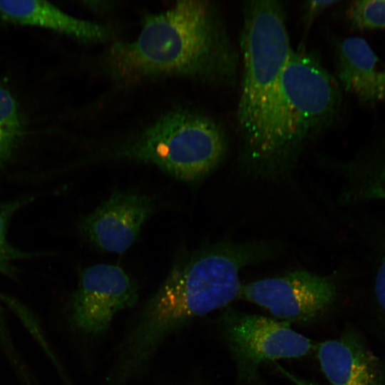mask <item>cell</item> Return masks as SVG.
Segmentation results:
<instances>
[{
  "instance_id": "ba28073f",
  "label": "cell",
  "mask_w": 385,
  "mask_h": 385,
  "mask_svg": "<svg viewBox=\"0 0 385 385\" xmlns=\"http://www.w3.org/2000/svg\"><path fill=\"white\" fill-rule=\"evenodd\" d=\"M135 282L120 267L98 264L83 270L71 297L67 315L77 333L97 337L108 329L115 315L135 305Z\"/></svg>"
},
{
  "instance_id": "30bf717a",
  "label": "cell",
  "mask_w": 385,
  "mask_h": 385,
  "mask_svg": "<svg viewBox=\"0 0 385 385\" xmlns=\"http://www.w3.org/2000/svg\"><path fill=\"white\" fill-rule=\"evenodd\" d=\"M316 348L330 385H385V364L358 331L348 329Z\"/></svg>"
},
{
  "instance_id": "5b68a950",
  "label": "cell",
  "mask_w": 385,
  "mask_h": 385,
  "mask_svg": "<svg viewBox=\"0 0 385 385\" xmlns=\"http://www.w3.org/2000/svg\"><path fill=\"white\" fill-rule=\"evenodd\" d=\"M227 148L225 133L215 121L180 108L160 115L110 155L150 163L178 180L194 181L215 170Z\"/></svg>"
},
{
  "instance_id": "5bb4252c",
  "label": "cell",
  "mask_w": 385,
  "mask_h": 385,
  "mask_svg": "<svg viewBox=\"0 0 385 385\" xmlns=\"http://www.w3.org/2000/svg\"><path fill=\"white\" fill-rule=\"evenodd\" d=\"M24 120L10 91L0 85V169L9 161L24 133Z\"/></svg>"
},
{
  "instance_id": "3957f363",
  "label": "cell",
  "mask_w": 385,
  "mask_h": 385,
  "mask_svg": "<svg viewBox=\"0 0 385 385\" xmlns=\"http://www.w3.org/2000/svg\"><path fill=\"white\" fill-rule=\"evenodd\" d=\"M262 242L222 241L178 262L134 318L140 337L160 346L193 319L238 299L240 271L274 257Z\"/></svg>"
},
{
  "instance_id": "52a82bcc",
  "label": "cell",
  "mask_w": 385,
  "mask_h": 385,
  "mask_svg": "<svg viewBox=\"0 0 385 385\" xmlns=\"http://www.w3.org/2000/svg\"><path fill=\"white\" fill-rule=\"evenodd\" d=\"M337 295L332 277L297 270L242 285L238 299L263 307L278 320L307 324L322 317Z\"/></svg>"
},
{
  "instance_id": "e0dca14e",
  "label": "cell",
  "mask_w": 385,
  "mask_h": 385,
  "mask_svg": "<svg viewBox=\"0 0 385 385\" xmlns=\"http://www.w3.org/2000/svg\"><path fill=\"white\" fill-rule=\"evenodd\" d=\"M379 245L373 267V297L385 327V238Z\"/></svg>"
},
{
  "instance_id": "4fadbf2b",
  "label": "cell",
  "mask_w": 385,
  "mask_h": 385,
  "mask_svg": "<svg viewBox=\"0 0 385 385\" xmlns=\"http://www.w3.org/2000/svg\"><path fill=\"white\" fill-rule=\"evenodd\" d=\"M342 171L346 181L343 203L385 201V143L343 165Z\"/></svg>"
},
{
  "instance_id": "ac0fdd59",
  "label": "cell",
  "mask_w": 385,
  "mask_h": 385,
  "mask_svg": "<svg viewBox=\"0 0 385 385\" xmlns=\"http://www.w3.org/2000/svg\"><path fill=\"white\" fill-rule=\"evenodd\" d=\"M338 1L333 0H312L308 1L304 5L303 22L306 28H309L314 19L327 8L337 4Z\"/></svg>"
},
{
  "instance_id": "9c48e42d",
  "label": "cell",
  "mask_w": 385,
  "mask_h": 385,
  "mask_svg": "<svg viewBox=\"0 0 385 385\" xmlns=\"http://www.w3.org/2000/svg\"><path fill=\"white\" fill-rule=\"evenodd\" d=\"M153 210V201L145 195L114 192L81 221L79 229L101 250L121 254L136 240Z\"/></svg>"
},
{
  "instance_id": "2e32d148",
  "label": "cell",
  "mask_w": 385,
  "mask_h": 385,
  "mask_svg": "<svg viewBox=\"0 0 385 385\" xmlns=\"http://www.w3.org/2000/svg\"><path fill=\"white\" fill-rule=\"evenodd\" d=\"M347 11L349 21L354 28H385V0L356 1L351 3Z\"/></svg>"
},
{
  "instance_id": "d6986e66",
  "label": "cell",
  "mask_w": 385,
  "mask_h": 385,
  "mask_svg": "<svg viewBox=\"0 0 385 385\" xmlns=\"http://www.w3.org/2000/svg\"><path fill=\"white\" fill-rule=\"evenodd\" d=\"M279 370L282 372L284 375L287 376L289 379H291L296 385H318L317 384L314 382H312L309 381H307L304 379L299 378L292 374H290L287 371H286L284 369L277 364Z\"/></svg>"
},
{
  "instance_id": "277c9868",
  "label": "cell",
  "mask_w": 385,
  "mask_h": 385,
  "mask_svg": "<svg viewBox=\"0 0 385 385\" xmlns=\"http://www.w3.org/2000/svg\"><path fill=\"white\" fill-rule=\"evenodd\" d=\"M240 46L242 79L237 118L241 154L255 143L293 51L279 1H250L243 9Z\"/></svg>"
},
{
  "instance_id": "8992f818",
  "label": "cell",
  "mask_w": 385,
  "mask_h": 385,
  "mask_svg": "<svg viewBox=\"0 0 385 385\" xmlns=\"http://www.w3.org/2000/svg\"><path fill=\"white\" fill-rule=\"evenodd\" d=\"M220 319L222 335L236 363L238 380L245 384L258 381L262 363L302 357L316 347L287 322L232 309Z\"/></svg>"
},
{
  "instance_id": "7c38bea8",
  "label": "cell",
  "mask_w": 385,
  "mask_h": 385,
  "mask_svg": "<svg viewBox=\"0 0 385 385\" xmlns=\"http://www.w3.org/2000/svg\"><path fill=\"white\" fill-rule=\"evenodd\" d=\"M0 22L47 29L86 43L110 35L107 26L71 16L45 1H0Z\"/></svg>"
},
{
  "instance_id": "8fae6325",
  "label": "cell",
  "mask_w": 385,
  "mask_h": 385,
  "mask_svg": "<svg viewBox=\"0 0 385 385\" xmlns=\"http://www.w3.org/2000/svg\"><path fill=\"white\" fill-rule=\"evenodd\" d=\"M337 68L342 87L360 102H385V63L364 38L348 37L339 44Z\"/></svg>"
},
{
  "instance_id": "6da1fadb",
  "label": "cell",
  "mask_w": 385,
  "mask_h": 385,
  "mask_svg": "<svg viewBox=\"0 0 385 385\" xmlns=\"http://www.w3.org/2000/svg\"><path fill=\"white\" fill-rule=\"evenodd\" d=\"M105 65L124 81L182 77L229 85L236 79L237 56L217 7L184 0L147 15L135 39L110 47Z\"/></svg>"
},
{
  "instance_id": "9a60e30c",
  "label": "cell",
  "mask_w": 385,
  "mask_h": 385,
  "mask_svg": "<svg viewBox=\"0 0 385 385\" xmlns=\"http://www.w3.org/2000/svg\"><path fill=\"white\" fill-rule=\"evenodd\" d=\"M28 199L0 202V272L11 274L15 261L29 256V254L15 248L8 239V228L14 213ZM0 297V307L1 306Z\"/></svg>"
},
{
  "instance_id": "7a4b0ae2",
  "label": "cell",
  "mask_w": 385,
  "mask_h": 385,
  "mask_svg": "<svg viewBox=\"0 0 385 385\" xmlns=\"http://www.w3.org/2000/svg\"><path fill=\"white\" fill-rule=\"evenodd\" d=\"M340 101L338 83L319 58L293 49L257 140L240 154L245 170L270 180L286 177L303 148L330 125Z\"/></svg>"
}]
</instances>
